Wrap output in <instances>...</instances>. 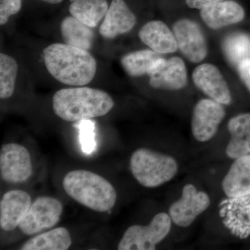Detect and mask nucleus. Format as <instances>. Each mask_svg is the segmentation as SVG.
Returning a JSON list of instances; mask_svg holds the SVG:
<instances>
[{
  "label": "nucleus",
  "instance_id": "1",
  "mask_svg": "<svg viewBox=\"0 0 250 250\" xmlns=\"http://www.w3.org/2000/svg\"><path fill=\"white\" fill-rule=\"evenodd\" d=\"M46 69L56 80L70 86L89 84L98 64L89 51L65 43H53L42 50Z\"/></svg>",
  "mask_w": 250,
  "mask_h": 250
},
{
  "label": "nucleus",
  "instance_id": "2",
  "mask_svg": "<svg viewBox=\"0 0 250 250\" xmlns=\"http://www.w3.org/2000/svg\"><path fill=\"white\" fill-rule=\"evenodd\" d=\"M115 103L109 94L87 86L62 88L52 98L54 113L67 122L82 121L108 114Z\"/></svg>",
  "mask_w": 250,
  "mask_h": 250
},
{
  "label": "nucleus",
  "instance_id": "3",
  "mask_svg": "<svg viewBox=\"0 0 250 250\" xmlns=\"http://www.w3.org/2000/svg\"><path fill=\"white\" fill-rule=\"evenodd\" d=\"M69 197L95 211H110L116 205V189L102 176L85 170L70 171L62 180Z\"/></svg>",
  "mask_w": 250,
  "mask_h": 250
},
{
  "label": "nucleus",
  "instance_id": "4",
  "mask_svg": "<svg viewBox=\"0 0 250 250\" xmlns=\"http://www.w3.org/2000/svg\"><path fill=\"white\" fill-rule=\"evenodd\" d=\"M129 167L138 183L147 188L168 183L179 172L178 162L173 156L145 147L133 153Z\"/></svg>",
  "mask_w": 250,
  "mask_h": 250
},
{
  "label": "nucleus",
  "instance_id": "5",
  "mask_svg": "<svg viewBox=\"0 0 250 250\" xmlns=\"http://www.w3.org/2000/svg\"><path fill=\"white\" fill-rule=\"evenodd\" d=\"M172 221L167 213H157L147 225L129 227L122 237L118 250H154L168 236Z\"/></svg>",
  "mask_w": 250,
  "mask_h": 250
},
{
  "label": "nucleus",
  "instance_id": "6",
  "mask_svg": "<svg viewBox=\"0 0 250 250\" xmlns=\"http://www.w3.org/2000/svg\"><path fill=\"white\" fill-rule=\"evenodd\" d=\"M209 195L200 190L194 184H187L182 195L170 205L168 214L174 225L182 228L190 227L195 220L209 208Z\"/></svg>",
  "mask_w": 250,
  "mask_h": 250
},
{
  "label": "nucleus",
  "instance_id": "7",
  "mask_svg": "<svg viewBox=\"0 0 250 250\" xmlns=\"http://www.w3.org/2000/svg\"><path fill=\"white\" fill-rule=\"evenodd\" d=\"M62 205L54 197L42 196L31 204L18 228L27 236H34L51 229L59 223Z\"/></svg>",
  "mask_w": 250,
  "mask_h": 250
},
{
  "label": "nucleus",
  "instance_id": "8",
  "mask_svg": "<svg viewBox=\"0 0 250 250\" xmlns=\"http://www.w3.org/2000/svg\"><path fill=\"white\" fill-rule=\"evenodd\" d=\"M226 116V110L222 104L210 98L199 100L192 110L190 128L197 142L211 141Z\"/></svg>",
  "mask_w": 250,
  "mask_h": 250
},
{
  "label": "nucleus",
  "instance_id": "9",
  "mask_svg": "<svg viewBox=\"0 0 250 250\" xmlns=\"http://www.w3.org/2000/svg\"><path fill=\"white\" fill-rule=\"evenodd\" d=\"M33 173L30 153L18 143H7L0 150V174L4 182L21 184L30 178Z\"/></svg>",
  "mask_w": 250,
  "mask_h": 250
},
{
  "label": "nucleus",
  "instance_id": "10",
  "mask_svg": "<svg viewBox=\"0 0 250 250\" xmlns=\"http://www.w3.org/2000/svg\"><path fill=\"white\" fill-rule=\"evenodd\" d=\"M147 75L149 85L155 89L179 90L185 88L188 83L187 67L183 59L179 57L156 59Z\"/></svg>",
  "mask_w": 250,
  "mask_h": 250
},
{
  "label": "nucleus",
  "instance_id": "11",
  "mask_svg": "<svg viewBox=\"0 0 250 250\" xmlns=\"http://www.w3.org/2000/svg\"><path fill=\"white\" fill-rule=\"evenodd\" d=\"M178 48L192 62H202L208 54V45L202 28L188 18L179 20L172 27Z\"/></svg>",
  "mask_w": 250,
  "mask_h": 250
},
{
  "label": "nucleus",
  "instance_id": "12",
  "mask_svg": "<svg viewBox=\"0 0 250 250\" xmlns=\"http://www.w3.org/2000/svg\"><path fill=\"white\" fill-rule=\"evenodd\" d=\"M194 84L207 96L223 105L232 102L231 92L218 67L213 64L203 63L194 70Z\"/></svg>",
  "mask_w": 250,
  "mask_h": 250
},
{
  "label": "nucleus",
  "instance_id": "13",
  "mask_svg": "<svg viewBox=\"0 0 250 250\" xmlns=\"http://www.w3.org/2000/svg\"><path fill=\"white\" fill-rule=\"evenodd\" d=\"M220 214L225 226L241 238L250 236V195L228 197L220 204Z\"/></svg>",
  "mask_w": 250,
  "mask_h": 250
},
{
  "label": "nucleus",
  "instance_id": "14",
  "mask_svg": "<svg viewBox=\"0 0 250 250\" xmlns=\"http://www.w3.org/2000/svg\"><path fill=\"white\" fill-rule=\"evenodd\" d=\"M136 22V16L125 0H112L99 33L104 39L111 40L132 30Z\"/></svg>",
  "mask_w": 250,
  "mask_h": 250
},
{
  "label": "nucleus",
  "instance_id": "15",
  "mask_svg": "<svg viewBox=\"0 0 250 250\" xmlns=\"http://www.w3.org/2000/svg\"><path fill=\"white\" fill-rule=\"evenodd\" d=\"M31 198L27 192L13 190L6 192L0 201V228L11 231L19 226L30 208Z\"/></svg>",
  "mask_w": 250,
  "mask_h": 250
},
{
  "label": "nucleus",
  "instance_id": "16",
  "mask_svg": "<svg viewBox=\"0 0 250 250\" xmlns=\"http://www.w3.org/2000/svg\"><path fill=\"white\" fill-rule=\"evenodd\" d=\"M139 36L145 45L158 54L174 53L179 49L173 31L162 21L146 23L140 29Z\"/></svg>",
  "mask_w": 250,
  "mask_h": 250
},
{
  "label": "nucleus",
  "instance_id": "17",
  "mask_svg": "<svg viewBox=\"0 0 250 250\" xmlns=\"http://www.w3.org/2000/svg\"><path fill=\"white\" fill-rule=\"evenodd\" d=\"M246 13L243 7L234 1L224 0L204 8L200 16L207 27L219 29L241 22Z\"/></svg>",
  "mask_w": 250,
  "mask_h": 250
},
{
  "label": "nucleus",
  "instance_id": "18",
  "mask_svg": "<svg viewBox=\"0 0 250 250\" xmlns=\"http://www.w3.org/2000/svg\"><path fill=\"white\" fill-rule=\"evenodd\" d=\"M229 141L225 154L235 160L250 155V113H240L230 118L228 123Z\"/></svg>",
  "mask_w": 250,
  "mask_h": 250
},
{
  "label": "nucleus",
  "instance_id": "19",
  "mask_svg": "<svg viewBox=\"0 0 250 250\" xmlns=\"http://www.w3.org/2000/svg\"><path fill=\"white\" fill-rule=\"evenodd\" d=\"M222 189L228 197L250 195V155L233 160L222 181Z\"/></svg>",
  "mask_w": 250,
  "mask_h": 250
},
{
  "label": "nucleus",
  "instance_id": "20",
  "mask_svg": "<svg viewBox=\"0 0 250 250\" xmlns=\"http://www.w3.org/2000/svg\"><path fill=\"white\" fill-rule=\"evenodd\" d=\"M61 34L64 43L90 51L95 41L93 28L85 25L72 16H66L60 24Z\"/></svg>",
  "mask_w": 250,
  "mask_h": 250
},
{
  "label": "nucleus",
  "instance_id": "21",
  "mask_svg": "<svg viewBox=\"0 0 250 250\" xmlns=\"http://www.w3.org/2000/svg\"><path fill=\"white\" fill-rule=\"evenodd\" d=\"M70 16L89 27H98L108 9L106 0H70Z\"/></svg>",
  "mask_w": 250,
  "mask_h": 250
},
{
  "label": "nucleus",
  "instance_id": "22",
  "mask_svg": "<svg viewBox=\"0 0 250 250\" xmlns=\"http://www.w3.org/2000/svg\"><path fill=\"white\" fill-rule=\"evenodd\" d=\"M72 245V238L66 228L51 229L32 237L21 247V250H67Z\"/></svg>",
  "mask_w": 250,
  "mask_h": 250
},
{
  "label": "nucleus",
  "instance_id": "23",
  "mask_svg": "<svg viewBox=\"0 0 250 250\" xmlns=\"http://www.w3.org/2000/svg\"><path fill=\"white\" fill-rule=\"evenodd\" d=\"M161 57L152 49H141L125 54L121 59V64L129 76L142 77L147 75L153 62Z\"/></svg>",
  "mask_w": 250,
  "mask_h": 250
},
{
  "label": "nucleus",
  "instance_id": "24",
  "mask_svg": "<svg viewBox=\"0 0 250 250\" xmlns=\"http://www.w3.org/2000/svg\"><path fill=\"white\" fill-rule=\"evenodd\" d=\"M225 58L233 66L250 58V37L244 33L235 32L226 36L222 44Z\"/></svg>",
  "mask_w": 250,
  "mask_h": 250
},
{
  "label": "nucleus",
  "instance_id": "25",
  "mask_svg": "<svg viewBox=\"0 0 250 250\" xmlns=\"http://www.w3.org/2000/svg\"><path fill=\"white\" fill-rule=\"evenodd\" d=\"M18 65L11 56L0 54V98L6 100L12 96L16 88Z\"/></svg>",
  "mask_w": 250,
  "mask_h": 250
},
{
  "label": "nucleus",
  "instance_id": "26",
  "mask_svg": "<svg viewBox=\"0 0 250 250\" xmlns=\"http://www.w3.org/2000/svg\"><path fill=\"white\" fill-rule=\"evenodd\" d=\"M80 141L82 150L90 154L95 148V125L90 120L80 121Z\"/></svg>",
  "mask_w": 250,
  "mask_h": 250
},
{
  "label": "nucleus",
  "instance_id": "27",
  "mask_svg": "<svg viewBox=\"0 0 250 250\" xmlns=\"http://www.w3.org/2000/svg\"><path fill=\"white\" fill-rule=\"evenodd\" d=\"M22 8V0H1L0 1V25L9 22L11 16L16 15Z\"/></svg>",
  "mask_w": 250,
  "mask_h": 250
},
{
  "label": "nucleus",
  "instance_id": "28",
  "mask_svg": "<svg viewBox=\"0 0 250 250\" xmlns=\"http://www.w3.org/2000/svg\"><path fill=\"white\" fill-rule=\"evenodd\" d=\"M236 67L242 82L250 92V58L242 61Z\"/></svg>",
  "mask_w": 250,
  "mask_h": 250
},
{
  "label": "nucleus",
  "instance_id": "29",
  "mask_svg": "<svg viewBox=\"0 0 250 250\" xmlns=\"http://www.w3.org/2000/svg\"><path fill=\"white\" fill-rule=\"evenodd\" d=\"M224 0H186L187 6L190 9H200Z\"/></svg>",
  "mask_w": 250,
  "mask_h": 250
},
{
  "label": "nucleus",
  "instance_id": "30",
  "mask_svg": "<svg viewBox=\"0 0 250 250\" xmlns=\"http://www.w3.org/2000/svg\"><path fill=\"white\" fill-rule=\"evenodd\" d=\"M41 1H44V2L48 3L51 4H57L59 3L62 2L63 0H41Z\"/></svg>",
  "mask_w": 250,
  "mask_h": 250
}]
</instances>
